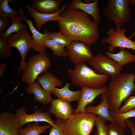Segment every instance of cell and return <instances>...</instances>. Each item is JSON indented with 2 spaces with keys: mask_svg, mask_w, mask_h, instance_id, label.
I'll use <instances>...</instances> for the list:
<instances>
[{
  "mask_svg": "<svg viewBox=\"0 0 135 135\" xmlns=\"http://www.w3.org/2000/svg\"><path fill=\"white\" fill-rule=\"evenodd\" d=\"M105 54L122 67L129 63L135 62V54H132L124 48H120L119 52L116 54L106 51Z\"/></svg>",
  "mask_w": 135,
  "mask_h": 135,
  "instance_id": "cell-24",
  "label": "cell"
},
{
  "mask_svg": "<svg viewBox=\"0 0 135 135\" xmlns=\"http://www.w3.org/2000/svg\"><path fill=\"white\" fill-rule=\"evenodd\" d=\"M98 0H95L91 3H84L80 0H73L66 8L80 10L92 16L94 21L97 24L100 23L101 19Z\"/></svg>",
  "mask_w": 135,
  "mask_h": 135,
  "instance_id": "cell-15",
  "label": "cell"
},
{
  "mask_svg": "<svg viewBox=\"0 0 135 135\" xmlns=\"http://www.w3.org/2000/svg\"><path fill=\"white\" fill-rule=\"evenodd\" d=\"M19 12L22 15L23 20L28 25L32 33L34 44L33 49L39 53L46 52V48L45 46V44L49 34L48 30L45 29L43 30L44 34L40 33L34 27L32 21L30 19H27L26 18L22 6L20 7Z\"/></svg>",
  "mask_w": 135,
  "mask_h": 135,
  "instance_id": "cell-14",
  "label": "cell"
},
{
  "mask_svg": "<svg viewBox=\"0 0 135 135\" xmlns=\"http://www.w3.org/2000/svg\"><path fill=\"white\" fill-rule=\"evenodd\" d=\"M40 122H36L32 124H27L24 128H19L18 132L20 135H39L46 133V130L52 126L50 124L40 126Z\"/></svg>",
  "mask_w": 135,
  "mask_h": 135,
  "instance_id": "cell-25",
  "label": "cell"
},
{
  "mask_svg": "<svg viewBox=\"0 0 135 135\" xmlns=\"http://www.w3.org/2000/svg\"><path fill=\"white\" fill-rule=\"evenodd\" d=\"M83 2L86 4L91 3L92 2L93 0H83Z\"/></svg>",
  "mask_w": 135,
  "mask_h": 135,
  "instance_id": "cell-38",
  "label": "cell"
},
{
  "mask_svg": "<svg viewBox=\"0 0 135 135\" xmlns=\"http://www.w3.org/2000/svg\"><path fill=\"white\" fill-rule=\"evenodd\" d=\"M26 91L28 94L34 95V101L43 104L51 103L54 99L51 96V93L42 88L37 81L29 84Z\"/></svg>",
  "mask_w": 135,
  "mask_h": 135,
  "instance_id": "cell-20",
  "label": "cell"
},
{
  "mask_svg": "<svg viewBox=\"0 0 135 135\" xmlns=\"http://www.w3.org/2000/svg\"><path fill=\"white\" fill-rule=\"evenodd\" d=\"M126 30L125 28H122L120 26H118L116 30L112 28L108 29L106 33L108 38H102V42L110 44L108 47L110 52H112L117 47L132 49L135 51V42L126 36Z\"/></svg>",
  "mask_w": 135,
  "mask_h": 135,
  "instance_id": "cell-9",
  "label": "cell"
},
{
  "mask_svg": "<svg viewBox=\"0 0 135 135\" xmlns=\"http://www.w3.org/2000/svg\"><path fill=\"white\" fill-rule=\"evenodd\" d=\"M66 50V56L75 66L88 62L94 56L90 46L81 41H72Z\"/></svg>",
  "mask_w": 135,
  "mask_h": 135,
  "instance_id": "cell-10",
  "label": "cell"
},
{
  "mask_svg": "<svg viewBox=\"0 0 135 135\" xmlns=\"http://www.w3.org/2000/svg\"><path fill=\"white\" fill-rule=\"evenodd\" d=\"M57 21L60 32L72 41H80L90 46L100 36L98 24L87 14L80 10L65 8Z\"/></svg>",
  "mask_w": 135,
  "mask_h": 135,
  "instance_id": "cell-1",
  "label": "cell"
},
{
  "mask_svg": "<svg viewBox=\"0 0 135 135\" xmlns=\"http://www.w3.org/2000/svg\"><path fill=\"white\" fill-rule=\"evenodd\" d=\"M11 25L8 27L6 31L0 35V38L6 40L10 36V35L14 33L18 32L27 30L26 26L22 22V17L20 15H16L10 18Z\"/></svg>",
  "mask_w": 135,
  "mask_h": 135,
  "instance_id": "cell-23",
  "label": "cell"
},
{
  "mask_svg": "<svg viewBox=\"0 0 135 135\" xmlns=\"http://www.w3.org/2000/svg\"><path fill=\"white\" fill-rule=\"evenodd\" d=\"M50 130L49 135H65L62 120L60 119L56 118L54 125L52 126Z\"/></svg>",
  "mask_w": 135,
  "mask_h": 135,
  "instance_id": "cell-33",
  "label": "cell"
},
{
  "mask_svg": "<svg viewBox=\"0 0 135 135\" xmlns=\"http://www.w3.org/2000/svg\"><path fill=\"white\" fill-rule=\"evenodd\" d=\"M52 64L46 52L33 55L29 58L26 67L22 74L21 81L29 84L34 83L38 76L48 71Z\"/></svg>",
  "mask_w": 135,
  "mask_h": 135,
  "instance_id": "cell-6",
  "label": "cell"
},
{
  "mask_svg": "<svg viewBox=\"0 0 135 135\" xmlns=\"http://www.w3.org/2000/svg\"><path fill=\"white\" fill-rule=\"evenodd\" d=\"M8 40L0 38V57L7 58L11 56L12 52Z\"/></svg>",
  "mask_w": 135,
  "mask_h": 135,
  "instance_id": "cell-30",
  "label": "cell"
},
{
  "mask_svg": "<svg viewBox=\"0 0 135 135\" xmlns=\"http://www.w3.org/2000/svg\"><path fill=\"white\" fill-rule=\"evenodd\" d=\"M106 122L103 118L98 116L95 125L97 130L94 135H108L107 131V125Z\"/></svg>",
  "mask_w": 135,
  "mask_h": 135,
  "instance_id": "cell-31",
  "label": "cell"
},
{
  "mask_svg": "<svg viewBox=\"0 0 135 135\" xmlns=\"http://www.w3.org/2000/svg\"><path fill=\"white\" fill-rule=\"evenodd\" d=\"M36 79L43 88L51 93L55 88L60 87L63 84L61 80L54 76L51 72L48 71L38 76Z\"/></svg>",
  "mask_w": 135,
  "mask_h": 135,
  "instance_id": "cell-22",
  "label": "cell"
},
{
  "mask_svg": "<svg viewBox=\"0 0 135 135\" xmlns=\"http://www.w3.org/2000/svg\"><path fill=\"white\" fill-rule=\"evenodd\" d=\"M15 112L17 118L20 121V128L26 123L32 122H44L48 123L52 126L54 125L55 121L51 118L49 112H43L40 109H39L35 110L34 113L28 114L26 113L25 107L24 106L16 109Z\"/></svg>",
  "mask_w": 135,
  "mask_h": 135,
  "instance_id": "cell-11",
  "label": "cell"
},
{
  "mask_svg": "<svg viewBox=\"0 0 135 135\" xmlns=\"http://www.w3.org/2000/svg\"><path fill=\"white\" fill-rule=\"evenodd\" d=\"M6 68V65L4 63L0 64V76H2L4 73Z\"/></svg>",
  "mask_w": 135,
  "mask_h": 135,
  "instance_id": "cell-37",
  "label": "cell"
},
{
  "mask_svg": "<svg viewBox=\"0 0 135 135\" xmlns=\"http://www.w3.org/2000/svg\"><path fill=\"white\" fill-rule=\"evenodd\" d=\"M134 11L135 12V8H134Z\"/></svg>",
  "mask_w": 135,
  "mask_h": 135,
  "instance_id": "cell-40",
  "label": "cell"
},
{
  "mask_svg": "<svg viewBox=\"0 0 135 135\" xmlns=\"http://www.w3.org/2000/svg\"><path fill=\"white\" fill-rule=\"evenodd\" d=\"M108 91L101 94L102 102L98 105L93 106L89 105L85 108V112L94 114L103 118L106 122H115L112 117L110 111V106L108 100Z\"/></svg>",
  "mask_w": 135,
  "mask_h": 135,
  "instance_id": "cell-18",
  "label": "cell"
},
{
  "mask_svg": "<svg viewBox=\"0 0 135 135\" xmlns=\"http://www.w3.org/2000/svg\"><path fill=\"white\" fill-rule=\"evenodd\" d=\"M88 64L97 74L113 77L121 74L122 67L106 55L99 53L88 62Z\"/></svg>",
  "mask_w": 135,
  "mask_h": 135,
  "instance_id": "cell-8",
  "label": "cell"
},
{
  "mask_svg": "<svg viewBox=\"0 0 135 135\" xmlns=\"http://www.w3.org/2000/svg\"><path fill=\"white\" fill-rule=\"evenodd\" d=\"M71 85L70 83L66 82L62 88H55L52 93L54 94L58 98L70 103L74 101L78 102L80 97L81 90H78L76 91H73L70 90L69 87Z\"/></svg>",
  "mask_w": 135,
  "mask_h": 135,
  "instance_id": "cell-21",
  "label": "cell"
},
{
  "mask_svg": "<svg viewBox=\"0 0 135 135\" xmlns=\"http://www.w3.org/2000/svg\"><path fill=\"white\" fill-rule=\"evenodd\" d=\"M47 39H52L64 46L66 47L69 45L72 42L69 38L60 32H49Z\"/></svg>",
  "mask_w": 135,
  "mask_h": 135,
  "instance_id": "cell-29",
  "label": "cell"
},
{
  "mask_svg": "<svg viewBox=\"0 0 135 135\" xmlns=\"http://www.w3.org/2000/svg\"><path fill=\"white\" fill-rule=\"evenodd\" d=\"M10 18H8L0 17V35L3 33V31L10 26Z\"/></svg>",
  "mask_w": 135,
  "mask_h": 135,
  "instance_id": "cell-35",
  "label": "cell"
},
{
  "mask_svg": "<svg viewBox=\"0 0 135 135\" xmlns=\"http://www.w3.org/2000/svg\"><path fill=\"white\" fill-rule=\"evenodd\" d=\"M14 0H0V17L10 18L16 15H20V13L13 7H10L8 3L10 2H15Z\"/></svg>",
  "mask_w": 135,
  "mask_h": 135,
  "instance_id": "cell-28",
  "label": "cell"
},
{
  "mask_svg": "<svg viewBox=\"0 0 135 135\" xmlns=\"http://www.w3.org/2000/svg\"><path fill=\"white\" fill-rule=\"evenodd\" d=\"M134 24L135 25V22L134 23ZM135 36V29L134 30V32H132V33L128 37V38L129 39H130L132 38Z\"/></svg>",
  "mask_w": 135,
  "mask_h": 135,
  "instance_id": "cell-39",
  "label": "cell"
},
{
  "mask_svg": "<svg viewBox=\"0 0 135 135\" xmlns=\"http://www.w3.org/2000/svg\"><path fill=\"white\" fill-rule=\"evenodd\" d=\"M135 108V96H130L124 102V105L117 112L120 113Z\"/></svg>",
  "mask_w": 135,
  "mask_h": 135,
  "instance_id": "cell-34",
  "label": "cell"
},
{
  "mask_svg": "<svg viewBox=\"0 0 135 135\" xmlns=\"http://www.w3.org/2000/svg\"><path fill=\"white\" fill-rule=\"evenodd\" d=\"M135 74H120L112 77L108 91L110 110L117 111L122 103L135 91Z\"/></svg>",
  "mask_w": 135,
  "mask_h": 135,
  "instance_id": "cell-2",
  "label": "cell"
},
{
  "mask_svg": "<svg viewBox=\"0 0 135 135\" xmlns=\"http://www.w3.org/2000/svg\"><path fill=\"white\" fill-rule=\"evenodd\" d=\"M82 89L81 94L78 101V105L73 113L85 112L86 106L93 102L95 98L98 96L108 91V88L106 86L100 88H95L83 86Z\"/></svg>",
  "mask_w": 135,
  "mask_h": 135,
  "instance_id": "cell-13",
  "label": "cell"
},
{
  "mask_svg": "<svg viewBox=\"0 0 135 135\" xmlns=\"http://www.w3.org/2000/svg\"><path fill=\"white\" fill-rule=\"evenodd\" d=\"M68 1L65 2L61 6L60 10L56 13L52 14H45L38 13L33 9L28 4L26 5V7L30 16L34 20L37 30L39 31L41 29L42 26L46 22L50 21H57L61 19L60 14L66 8L70 2Z\"/></svg>",
  "mask_w": 135,
  "mask_h": 135,
  "instance_id": "cell-16",
  "label": "cell"
},
{
  "mask_svg": "<svg viewBox=\"0 0 135 135\" xmlns=\"http://www.w3.org/2000/svg\"><path fill=\"white\" fill-rule=\"evenodd\" d=\"M124 128L115 122H111L107 126L108 135H125Z\"/></svg>",
  "mask_w": 135,
  "mask_h": 135,
  "instance_id": "cell-32",
  "label": "cell"
},
{
  "mask_svg": "<svg viewBox=\"0 0 135 135\" xmlns=\"http://www.w3.org/2000/svg\"><path fill=\"white\" fill-rule=\"evenodd\" d=\"M127 126H128L131 131L132 135H135V124L131 120L128 119L125 121Z\"/></svg>",
  "mask_w": 135,
  "mask_h": 135,
  "instance_id": "cell-36",
  "label": "cell"
},
{
  "mask_svg": "<svg viewBox=\"0 0 135 135\" xmlns=\"http://www.w3.org/2000/svg\"><path fill=\"white\" fill-rule=\"evenodd\" d=\"M71 80L75 85L100 88H103L108 80V75L100 74L88 66L85 63L75 66L73 69L68 70Z\"/></svg>",
  "mask_w": 135,
  "mask_h": 135,
  "instance_id": "cell-3",
  "label": "cell"
},
{
  "mask_svg": "<svg viewBox=\"0 0 135 135\" xmlns=\"http://www.w3.org/2000/svg\"><path fill=\"white\" fill-rule=\"evenodd\" d=\"M63 1V0H35L32 7L40 13L54 14L60 10V4Z\"/></svg>",
  "mask_w": 135,
  "mask_h": 135,
  "instance_id": "cell-19",
  "label": "cell"
},
{
  "mask_svg": "<svg viewBox=\"0 0 135 135\" xmlns=\"http://www.w3.org/2000/svg\"><path fill=\"white\" fill-rule=\"evenodd\" d=\"M97 117L93 113L80 112L73 113L66 120H62L65 135H90Z\"/></svg>",
  "mask_w": 135,
  "mask_h": 135,
  "instance_id": "cell-4",
  "label": "cell"
},
{
  "mask_svg": "<svg viewBox=\"0 0 135 135\" xmlns=\"http://www.w3.org/2000/svg\"><path fill=\"white\" fill-rule=\"evenodd\" d=\"M74 110L70 103L58 98L53 99L49 109L50 114L55 118L63 120L68 118Z\"/></svg>",
  "mask_w": 135,
  "mask_h": 135,
  "instance_id": "cell-17",
  "label": "cell"
},
{
  "mask_svg": "<svg viewBox=\"0 0 135 135\" xmlns=\"http://www.w3.org/2000/svg\"><path fill=\"white\" fill-rule=\"evenodd\" d=\"M110 114L115 122L124 129L127 128L125 121L128 118H135V108L129 110L122 113H118L117 111L110 110Z\"/></svg>",
  "mask_w": 135,
  "mask_h": 135,
  "instance_id": "cell-26",
  "label": "cell"
},
{
  "mask_svg": "<svg viewBox=\"0 0 135 135\" xmlns=\"http://www.w3.org/2000/svg\"><path fill=\"white\" fill-rule=\"evenodd\" d=\"M20 122L12 112H4L0 114V135H20Z\"/></svg>",
  "mask_w": 135,
  "mask_h": 135,
  "instance_id": "cell-12",
  "label": "cell"
},
{
  "mask_svg": "<svg viewBox=\"0 0 135 135\" xmlns=\"http://www.w3.org/2000/svg\"><path fill=\"white\" fill-rule=\"evenodd\" d=\"M45 46L51 49L54 56L64 58L66 56L65 46L52 39H47L45 42Z\"/></svg>",
  "mask_w": 135,
  "mask_h": 135,
  "instance_id": "cell-27",
  "label": "cell"
},
{
  "mask_svg": "<svg viewBox=\"0 0 135 135\" xmlns=\"http://www.w3.org/2000/svg\"><path fill=\"white\" fill-rule=\"evenodd\" d=\"M8 42L11 47H14L17 49L21 56L20 64L18 70L17 78L20 72H23L26 67V56L29 50L33 49L34 47L32 38L30 32L27 29L12 34Z\"/></svg>",
  "mask_w": 135,
  "mask_h": 135,
  "instance_id": "cell-7",
  "label": "cell"
},
{
  "mask_svg": "<svg viewBox=\"0 0 135 135\" xmlns=\"http://www.w3.org/2000/svg\"><path fill=\"white\" fill-rule=\"evenodd\" d=\"M135 4V0H109L104 6L103 12L109 20L114 22L116 28L121 27L130 20V4Z\"/></svg>",
  "mask_w": 135,
  "mask_h": 135,
  "instance_id": "cell-5",
  "label": "cell"
}]
</instances>
